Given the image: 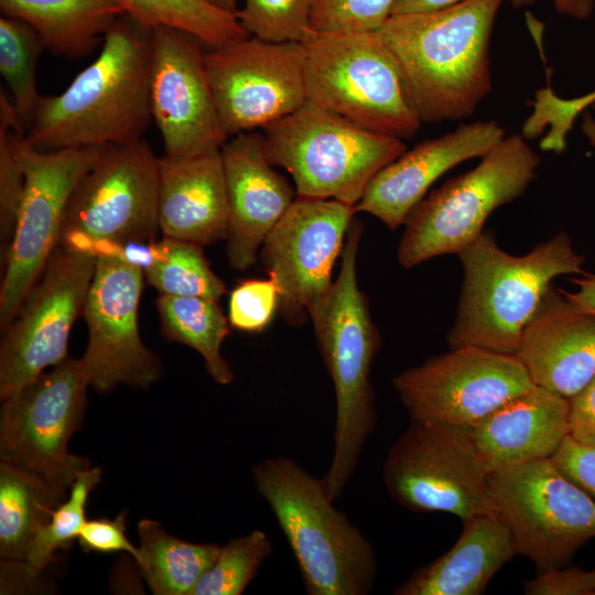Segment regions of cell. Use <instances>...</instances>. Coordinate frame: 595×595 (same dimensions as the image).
Masks as SVG:
<instances>
[{
    "instance_id": "18",
    "label": "cell",
    "mask_w": 595,
    "mask_h": 595,
    "mask_svg": "<svg viewBox=\"0 0 595 595\" xmlns=\"http://www.w3.org/2000/svg\"><path fill=\"white\" fill-rule=\"evenodd\" d=\"M143 271L115 256L97 257L84 305L88 344L80 361L89 386L107 393L118 385L149 388L162 364L142 342L138 325Z\"/></svg>"
},
{
    "instance_id": "23",
    "label": "cell",
    "mask_w": 595,
    "mask_h": 595,
    "mask_svg": "<svg viewBox=\"0 0 595 595\" xmlns=\"http://www.w3.org/2000/svg\"><path fill=\"white\" fill-rule=\"evenodd\" d=\"M463 428L493 474L550 458L570 434V399L534 385Z\"/></svg>"
},
{
    "instance_id": "3",
    "label": "cell",
    "mask_w": 595,
    "mask_h": 595,
    "mask_svg": "<svg viewBox=\"0 0 595 595\" xmlns=\"http://www.w3.org/2000/svg\"><path fill=\"white\" fill-rule=\"evenodd\" d=\"M361 235V223L353 220L337 278L310 311L316 345L335 390L334 450L322 477L334 501L351 479L377 425L370 371L381 339L357 280Z\"/></svg>"
},
{
    "instance_id": "12",
    "label": "cell",
    "mask_w": 595,
    "mask_h": 595,
    "mask_svg": "<svg viewBox=\"0 0 595 595\" xmlns=\"http://www.w3.org/2000/svg\"><path fill=\"white\" fill-rule=\"evenodd\" d=\"M88 378L80 359L66 358L15 396L1 401L0 457L24 467L67 495L77 475L90 467L68 451L83 423Z\"/></svg>"
},
{
    "instance_id": "27",
    "label": "cell",
    "mask_w": 595,
    "mask_h": 595,
    "mask_svg": "<svg viewBox=\"0 0 595 595\" xmlns=\"http://www.w3.org/2000/svg\"><path fill=\"white\" fill-rule=\"evenodd\" d=\"M66 497L35 473L1 461V558L9 562H25L32 542Z\"/></svg>"
},
{
    "instance_id": "34",
    "label": "cell",
    "mask_w": 595,
    "mask_h": 595,
    "mask_svg": "<svg viewBox=\"0 0 595 595\" xmlns=\"http://www.w3.org/2000/svg\"><path fill=\"white\" fill-rule=\"evenodd\" d=\"M100 467L82 470L72 484L67 497L53 511L50 521L32 542L25 563L36 573L56 560L58 551L71 548L86 519L89 494L101 480Z\"/></svg>"
},
{
    "instance_id": "35",
    "label": "cell",
    "mask_w": 595,
    "mask_h": 595,
    "mask_svg": "<svg viewBox=\"0 0 595 595\" xmlns=\"http://www.w3.org/2000/svg\"><path fill=\"white\" fill-rule=\"evenodd\" d=\"M267 532L256 529L220 545L218 555L196 583L192 595H240L271 555Z\"/></svg>"
},
{
    "instance_id": "9",
    "label": "cell",
    "mask_w": 595,
    "mask_h": 595,
    "mask_svg": "<svg viewBox=\"0 0 595 595\" xmlns=\"http://www.w3.org/2000/svg\"><path fill=\"white\" fill-rule=\"evenodd\" d=\"M160 160L143 138L104 147L72 193L58 246L95 256L107 245L155 240Z\"/></svg>"
},
{
    "instance_id": "24",
    "label": "cell",
    "mask_w": 595,
    "mask_h": 595,
    "mask_svg": "<svg viewBox=\"0 0 595 595\" xmlns=\"http://www.w3.org/2000/svg\"><path fill=\"white\" fill-rule=\"evenodd\" d=\"M220 149L161 158L158 213L163 236L201 246L226 239L229 210Z\"/></svg>"
},
{
    "instance_id": "11",
    "label": "cell",
    "mask_w": 595,
    "mask_h": 595,
    "mask_svg": "<svg viewBox=\"0 0 595 595\" xmlns=\"http://www.w3.org/2000/svg\"><path fill=\"white\" fill-rule=\"evenodd\" d=\"M488 493L518 554L532 561L538 573L569 565L595 538V499L551 458L493 473Z\"/></svg>"
},
{
    "instance_id": "32",
    "label": "cell",
    "mask_w": 595,
    "mask_h": 595,
    "mask_svg": "<svg viewBox=\"0 0 595 595\" xmlns=\"http://www.w3.org/2000/svg\"><path fill=\"white\" fill-rule=\"evenodd\" d=\"M43 50L41 36L30 24L7 15L0 18V73L25 131L42 99L35 69Z\"/></svg>"
},
{
    "instance_id": "14",
    "label": "cell",
    "mask_w": 595,
    "mask_h": 595,
    "mask_svg": "<svg viewBox=\"0 0 595 595\" xmlns=\"http://www.w3.org/2000/svg\"><path fill=\"white\" fill-rule=\"evenodd\" d=\"M97 257L57 246L0 346V399L4 401L67 358L73 324L83 313Z\"/></svg>"
},
{
    "instance_id": "8",
    "label": "cell",
    "mask_w": 595,
    "mask_h": 595,
    "mask_svg": "<svg viewBox=\"0 0 595 595\" xmlns=\"http://www.w3.org/2000/svg\"><path fill=\"white\" fill-rule=\"evenodd\" d=\"M478 165L424 197L408 216L398 247L407 269L458 253L484 231L490 214L518 198L536 177L540 158L526 137H505Z\"/></svg>"
},
{
    "instance_id": "16",
    "label": "cell",
    "mask_w": 595,
    "mask_h": 595,
    "mask_svg": "<svg viewBox=\"0 0 595 595\" xmlns=\"http://www.w3.org/2000/svg\"><path fill=\"white\" fill-rule=\"evenodd\" d=\"M410 420L470 426L533 387L515 355L474 346L453 347L392 380Z\"/></svg>"
},
{
    "instance_id": "39",
    "label": "cell",
    "mask_w": 595,
    "mask_h": 595,
    "mask_svg": "<svg viewBox=\"0 0 595 595\" xmlns=\"http://www.w3.org/2000/svg\"><path fill=\"white\" fill-rule=\"evenodd\" d=\"M126 511L116 518H98L86 520L77 542L85 552L115 553L127 552L134 561L139 556V548L130 542L126 534Z\"/></svg>"
},
{
    "instance_id": "17",
    "label": "cell",
    "mask_w": 595,
    "mask_h": 595,
    "mask_svg": "<svg viewBox=\"0 0 595 595\" xmlns=\"http://www.w3.org/2000/svg\"><path fill=\"white\" fill-rule=\"evenodd\" d=\"M355 213L339 201L296 196L266 237L260 259L278 285V310L289 325L306 323L328 291Z\"/></svg>"
},
{
    "instance_id": "7",
    "label": "cell",
    "mask_w": 595,
    "mask_h": 595,
    "mask_svg": "<svg viewBox=\"0 0 595 595\" xmlns=\"http://www.w3.org/2000/svg\"><path fill=\"white\" fill-rule=\"evenodd\" d=\"M262 130L268 159L291 175L296 196L353 206L376 174L407 151L403 140L365 130L309 100Z\"/></svg>"
},
{
    "instance_id": "21",
    "label": "cell",
    "mask_w": 595,
    "mask_h": 595,
    "mask_svg": "<svg viewBox=\"0 0 595 595\" xmlns=\"http://www.w3.org/2000/svg\"><path fill=\"white\" fill-rule=\"evenodd\" d=\"M504 138L497 121L477 120L428 139L380 170L355 210L368 213L394 230L404 225L437 178L464 161L483 158Z\"/></svg>"
},
{
    "instance_id": "31",
    "label": "cell",
    "mask_w": 595,
    "mask_h": 595,
    "mask_svg": "<svg viewBox=\"0 0 595 595\" xmlns=\"http://www.w3.org/2000/svg\"><path fill=\"white\" fill-rule=\"evenodd\" d=\"M143 274L161 294L219 300L226 285L210 269L203 246L163 236L154 240Z\"/></svg>"
},
{
    "instance_id": "43",
    "label": "cell",
    "mask_w": 595,
    "mask_h": 595,
    "mask_svg": "<svg viewBox=\"0 0 595 595\" xmlns=\"http://www.w3.org/2000/svg\"><path fill=\"white\" fill-rule=\"evenodd\" d=\"M464 0H396L392 14L430 12L444 9ZM517 8L531 6L536 0H507Z\"/></svg>"
},
{
    "instance_id": "42",
    "label": "cell",
    "mask_w": 595,
    "mask_h": 595,
    "mask_svg": "<svg viewBox=\"0 0 595 595\" xmlns=\"http://www.w3.org/2000/svg\"><path fill=\"white\" fill-rule=\"evenodd\" d=\"M570 435L595 445V376L570 399Z\"/></svg>"
},
{
    "instance_id": "4",
    "label": "cell",
    "mask_w": 595,
    "mask_h": 595,
    "mask_svg": "<svg viewBox=\"0 0 595 595\" xmlns=\"http://www.w3.org/2000/svg\"><path fill=\"white\" fill-rule=\"evenodd\" d=\"M457 256L464 279L456 318L447 335L451 348L474 346L516 355L552 280L585 274V257L565 231L522 256L506 252L493 235L483 232Z\"/></svg>"
},
{
    "instance_id": "6",
    "label": "cell",
    "mask_w": 595,
    "mask_h": 595,
    "mask_svg": "<svg viewBox=\"0 0 595 595\" xmlns=\"http://www.w3.org/2000/svg\"><path fill=\"white\" fill-rule=\"evenodd\" d=\"M307 100L375 133L412 138L421 127L378 31L315 32L302 41Z\"/></svg>"
},
{
    "instance_id": "29",
    "label": "cell",
    "mask_w": 595,
    "mask_h": 595,
    "mask_svg": "<svg viewBox=\"0 0 595 595\" xmlns=\"http://www.w3.org/2000/svg\"><path fill=\"white\" fill-rule=\"evenodd\" d=\"M155 306L166 339L196 350L215 382L225 386L234 380L231 367L220 353L229 321L217 300L160 293Z\"/></svg>"
},
{
    "instance_id": "22",
    "label": "cell",
    "mask_w": 595,
    "mask_h": 595,
    "mask_svg": "<svg viewBox=\"0 0 595 595\" xmlns=\"http://www.w3.org/2000/svg\"><path fill=\"white\" fill-rule=\"evenodd\" d=\"M515 356L533 385L571 399L595 376V314L551 285Z\"/></svg>"
},
{
    "instance_id": "10",
    "label": "cell",
    "mask_w": 595,
    "mask_h": 595,
    "mask_svg": "<svg viewBox=\"0 0 595 595\" xmlns=\"http://www.w3.org/2000/svg\"><path fill=\"white\" fill-rule=\"evenodd\" d=\"M490 475L463 426L423 420H410L382 465L386 489L401 507L462 521L496 516Z\"/></svg>"
},
{
    "instance_id": "28",
    "label": "cell",
    "mask_w": 595,
    "mask_h": 595,
    "mask_svg": "<svg viewBox=\"0 0 595 595\" xmlns=\"http://www.w3.org/2000/svg\"><path fill=\"white\" fill-rule=\"evenodd\" d=\"M137 531L140 545L134 562L155 595H192L220 549L218 544L178 539L151 519L140 520Z\"/></svg>"
},
{
    "instance_id": "1",
    "label": "cell",
    "mask_w": 595,
    "mask_h": 595,
    "mask_svg": "<svg viewBox=\"0 0 595 595\" xmlns=\"http://www.w3.org/2000/svg\"><path fill=\"white\" fill-rule=\"evenodd\" d=\"M152 31L128 13L106 33L97 58L56 96H42L25 131L41 151L123 144L152 121Z\"/></svg>"
},
{
    "instance_id": "36",
    "label": "cell",
    "mask_w": 595,
    "mask_h": 595,
    "mask_svg": "<svg viewBox=\"0 0 595 595\" xmlns=\"http://www.w3.org/2000/svg\"><path fill=\"white\" fill-rule=\"evenodd\" d=\"M246 31L270 42H302L311 31V0H245L237 12Z\"/></svg>"
},
{
    "instance_id": "45",
    "label": "cell",
    "mask_w": 595,
    "mask_h": 595,
    "mask_svg": "<svg viewBox=\"0 0 595 595\" xmlns=\"http://www.w3.org/2000/svg\"><path fill=\"white\" fill-rule=\"evenodd\" d=\"M555 10L576 20L589 18L595 8V0H552Z\"/></svg>"
},
{
    "instance_id": "41",
    "label": "cell",
    "mask_w": 595,
    "mask_h": 595,
    "mask_svg": "<svg viewBox=\"0 0 595 595\" xmlns=\"http://www.w3.org/2000/svg\"><path fill=\"white\" fill-rule=\"evenodd\" d=\"M550 458L567 478L595 499V445L582 443L569 434Z\"/></svg>"
},
{
    "instance_id": "30",
    "label": "cell",
    "mask_w": 595,
    "mask_h": 595,
    "mask_svg": "<svg viewBox=\"0 0 595 595\" xmlns=\"http://www.w3.org/2000/svg\"><path fill=\"white\" fill-rule=\"evenodd\" d=\"M144 25L171 28L191 34L205 46H218L250 36L237 13L205 0H115Z\"/></svg>"
},
{
    "instance_id": "15",
    "label": "cell",
    "mask_w": 595,
    "mask_h": 595,
    "mask_svg": "<svg viewBox=\"0 0 595 595\" xmlns=\"http://www.w3.org/2000/svg\"><path fill=\"white\" fill-rule=\"evenodd\" d=\"M207 47L206 73L228 138L263 129L307 100L302 42H270L250 35Z\"/></svg>"
},
{
    "instance_id": "2",
    "label": "cell",
    "mask_w": 595,
    "mask_h": 595,
    "mask_svg": "<svg viewBox=\"0 0 595 595\" xmlns=\"http://www.w3.org/2000/svg\"><path fill=\"white\" fill-rule=\"evenodd\" d=\"M504 1L392 14L377 30L422 122L468 118L490 93V36Z\"/></svg>"
},
{
    "instance_id": "20",
    "label": "cell",
    "mask_w": 595,
    "mask_h": 595,
    "mask_svg": "<svg viewBox=\"0 0 595 595\" xmlns=\"http://www.w3.org/2000/svg\"><path fill=\"white\" fill-rule=\"evenodd\" d=\"M221 159L228 198L227 258L236 271L257 261L260 248L295 199L296 192L267 156L263 134L228 138Z\"/></svg>"
},
{
    "instance_id": "40",
    "label": "cell",
    "mask_w": 595,
    "mask_h": 595,
    "mask_svg": "<svg viewBox=\"0 0 595 595\" xmlns=\"http://www.w3.org/2000/svg\"><path fill=\"white\" fill-rule=\"evenodd\" d=\"M527 595H595V569L578 566L540 572L523 583Z\"/></svg>"
},
{
    "instance_id": "13",
    "label": "cell",
    "mask_w": 595,
    "mask_h": 595,
    "mask_svg": "<svg viewBox=\"0 0 595 595\" xmlns=\"http://www.w3.org/2000/svg\"><path fill=\"white\" fill-rule=\"evenodd\" d=\"M104 147L41 151L28 144L24 137L20 154L25 187L4 260L2 329L17 316L57 248L72 193Z\"/></svg>"
},
{
    "instance_id": "46",
    "label": "cell",
    "mask_w": 595,
    "mask_h": 595,
    "mask_svg": "<svg viewBox=\"0 0 595 595\" xmlns=\"http://www.w3.org/2000/svg\"><path fill=\"white\" fill-rule=\"evenodd\" d=\"M581 129L591 145L595 149V119L589 112L584 113L582 118Z\"/></svg>"
},
{
    "instance_id": "25",
    "label": "cell",
    "mask_w": 595,
    "mask_h": 595,
    "mask_svg": "<svg viewBox=\"0 0 595 595\" xmlns=\"http://www.w3.org/2000/svg\"><path fill=\"white\" fill-rule=\"evenodd\" d=\"M462 522L453 547L418 567L393 589L394 595H479L495 574L518 555L509 530L496 516Z\"/></svg>"
},
{
    "instance_id": "44",
    "label": "cell",
    "mask_w": 595,
    "mask_h": 595,
    "mask_svg": "<svg viewBox=\"0 0 595 595\" xmlns=\"http://www.w3.org/2000/svg\"><path fill=\"white\" fill-rule=\"evenodd\" d=\"M577 290L574 292L563 291L577 306L595 314V274H583L582 278L572 279Z\"/></svg>"
},
{
    "instance_id": "38",
    "label": "cell",
    "mask_w": 595,
    "mask_h": 595,
    "mask_svg": "<svg viewBox=\"0 0 595 595\" xmlns=\"http://www.w3.org/2000/svg\"><path fill=\"white\" fill-rule=\"evenodd\" d=\"M279 307V289L271 279H250L238 284L229 296L228 321L238 331L260 333Z\"/></svg>"
},
{
    "instance_id": "37",
    "label": "cell",
    "mask_w": 595,
    "mask_h": 595,
    "mask_svg": "<svg viewBox=\"0 0 595 595\" xmlns=\"http://www.w3.org/2000/svg\"><path fill=\"white\" fill-rule=\"evenodd\" d=\"M396 0H311V30L369 32L391 15Z\"/></svg>"
},
{
    "instance_id": "19",
    "label": "cell",
    "mask_w": 595,
    "mask_h": 595,
    "mask_svg": "<svg viewBox=\"0 0 595 595\" xmlns=\"http://www.w3.org/2000/svg\"><path fill=\"white\" fill-rule=\"evenodd\" d=\"M201 44L180 30L160 26L152 31L151 113L167 158L217 150L228 140L218 118Z\"/></svg>"
},
{
    "instance_id": "5",
    "label": "cell",
    "mask_w": 595,
    "mask_h": 595,
    "mask_svg": "<svg viewBox=\"0 0 595 595\" xmlns=\"http://www.w3.org/2000/svg\"><path fill=\"white\" fill-rule=\"evenodd\" d=\"M251 470L289 543L306 594H369L378 573L374 547L334 507L323 479L286 456L264 458Z\"/></svg>"
},
{
    "instance_id": "47",
    "label": "cell",
    "mask_w": 595,
    "mask_h": 595,
    "mask_svg": "<svg viewBox=\"0 0 595 595\" xmlns=\"http://www.w3.org/2000/svg\"><path fill=\"white\" fill-rule=\"evenodd\" d=\"M213 6L220 8L223 10L237 13L238 12V1L239 0H205Z\"/></svg>"
},
{
    "instance_id": "26",
    "label": "cell",
    "mask_w": 595,
    "mask_h": 595,
    "mask_svg": "<svg viewBox=\"0 0 595 595\" xmlns=\"http://www.w3.org/2000/svg\"><path fill=\"white\" fill-rule=\"evenodd\" d=\"M0 8L30 24L45 50L72 60L90 54L126 13L115 0H0Z\"/></svg>"
},
{
    "instance_id": "33",
    "label": "cell",
    "mask_w": 595,
    "mask_h": 595,
    "mask_svg": "<svg viewBox=\"0 0 595 595\" xmlns=\"http://www.w3.org/2000/svg\"><path fill=\"white\" fill-rule=\"evenodd\" d=\"M25 129L10 96L0 90V235L4 261L14 234L25 187L21 144Z\"/></svg>"
}]
</instances>
